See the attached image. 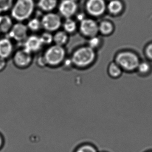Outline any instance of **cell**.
Wrapping results in <instances>:
<instances>
[{"mask_svg": "<svg viewBox=\"0 0 152 152\" xmlns=\"http://www.w3.org/2000/svg\"><path fill=\"white\" fill-rule=\"evenodd\" d=\"M114 31L113 24L109 21H102L99 24V32L103 36H109L111 35Z\"/></svg>", "mask_w": 152, "mask_h": 152, "instance_id": "obj_17", "label": "cell"}, {"mask_svg": "<svg viewBox=\"0 0 152 152\" xmlns=\"http://www.w3.org/2000/svg\"><path fill=\"white\" fill-rule=\"evenodd\" d=\"M77 20L79 21V22H81L83 20H84L86 18V16L83 13H79L77 15Z\"/></svg>", "mask_w": 152, "mask_h": 152, "instance_id": "obj_30", "label": "cell"}, {"mask_svg": "<svg viewBox=\"0 0 152 152\" xmlns=\"http://www.w3.org/2000/svg\"><path fill=\"white\" fill-rule=\"evenodd\" d=\"M15 42L7 36L0 37V57L8 60L15 51Z\"/></svg>", "mask_w": 152, "mask_h": 152, "instance_id": "obj_10", "label": "cell"}, {"mask_svg": "<svg viewBox=\"0 0 152 152\" xmlns=\"http://www.w3.org/2000/svg\"><path fill=\"white\" fill-rule=\"evenodd\" d=\"M37 64L40 68H44L47 67L46 64L45 63V60L43 58L42 54L38 57L37 59Z\"/></svg>", "mask_w": 152, "mask_h": 152, "instance_id": "obj_27", "label": "cell"}, {"mask_svg": "<svg viewBox=\"0 0 152 152\" xmlns=\"http://www.w3.org/2000/svg\"><path fill=\"white\" fill-rule=\"evenodd\" d=\"M44 46H49L53 44V34L51 32L44 31L39 35Z\"/></svg>", "mask_w": 152, "mask_h": 152, "instance_id": "obj_23", "label": "cell"}, {"mask_svg": "<svg viewBox=\"0 0 152 152\" xmlns=\"http://www.w3.org/2000/svg\"><path fill=\"white\" fill-rule=\"evenodd\" d=\"M78 29L81 34L87 39L99 34V24L92 19L86 18L80 22Z\"/></svg>", "mask_w": 152, "mask_h": 152, "instance_id": "obj_8", "label": "cell"}, {"mask_svg": "<svg viewBox=\"0 0 152 152\" xmlns=\"http://www.w3.org/2000/svg\"><path fill=\"white\" fill-rule=\"evenodd\" d=\"M41 21L42 29L51 33L60 30L63 23L60 15L53 12H48L44 15Z\"/></svg>", "mask_w": 152, "mask_h": 152, "instance_id": "obj_6", "label": "cell"}, {"mask_svg": "<svg viewBox=\"0 0 152 152\" xmlns=\"http://www.w3.org/2000/svg\"><path fill=\"white\" fill-rule=\"evenodd\" d=\"M152 152V151H148V152Z\"/></svg>", "mask_w": 152, "mask_h": 152, "instance_id": "obj_32", "label": "cell"}, {"mask_svg": "<svg viewBox=\"0 0 152 152\" xmlns=\"http://www.w3.org/2000/svg\"><path fill=\"white\" fill-rule=\"evenodd\" d=\"M13 5V0H0V12H6L11 10Z\"/></svg>", "mask_w": 152, "mask_h": 152, "instance_id": "obj_25", "label": "cell"}, {"mask_svg": "<svg viewBox=\"0 0 152 152\" xmlns=\"http://www.w3.org/2000/svg\"><path fill=\"white\" fill-rule=\"evenodd\" d=\"M62 27L63 30L69 35L74 34L78 29L77 23L72 18L66 19L62 23Z\"/></svg>", "mask_w": 152, "mask_h": 152, "instance_id": "obj_18", "label": "cell"}, {"mask_svg": "<svg viewBox=\"0 0 152 152\" xmlns=\"http://www.w3.org/2000/svg\"><path fill=\"white\" fill-rule=\"evenodd\" d=\"M86 45L92 48L93 50L97 51L102 47L103 40L98 34L88 39Z\"/></svg>", "mask_w": 152, "mask_h": 152, "instance_id": "obj_20", "label": "cell"}, {"mask_svg": "<svg viewBox=\"0 0 152 152\" xmlns=\"http://www.w3.org/2000/svg\"><path fill=\"white\" fill-rule=\"evenodd\" d=\"M35 8L34 0H16L11 8L13 18L23 23L30 18Z\"/></svg>", "mask_w": 152, "mask_h": 152, "instance_id": "obj_4", "label": "cell"}, {"mask_svg": "<svg viewBox=\"0 0 152 152\" xmlns=\"http://www.w3.org/2000/svg\"><path fill=\"white\" fill-rule=\"evenodd\" d=\"M69 41V35L63 30H58L53 34V44L65 47Z\"/></svg>", "mask_w": 152, "mask_h": 152, "instance_id": "obj_14", "label": "cell"}, {"mask_svg": "<svg viewBox=\"0 0 152 152\" xmlns=\"http://www.w3.org/2000/svg\"><path fill=\"white\" fill-rule=\"evenodd\" d=\"M106 5L104 0H88L86 3V9L89 14L98 17L105 12Z\"/></svg>", "mask_w": 152, "mask_h": 152, "instance_id": "obj_12", "label": "cell"}, {"mask_svg": "<svg viewBox=\"0 0 152 152\" xmlns=\"http://www.w3.org/2000/svg\"><path fill=\"white\" fill-rule=\"evenodd\" d=\"M74 1H76V2H77V1H78V0H74Z\"/></svg>", "mask_w": 152, "mask_h": 152, "instance_id": "obj_33", "label": "cell"}, {"mask_svg": "<svg viewBox=\"0 0 152 152\" xmlns=\"http://www.w3.org/2000/svg\"><path fill=\"white\" fill-rule=\"evenodd\" d=\"M12 58L13 63L17 68L24 70L31 66L34 59V55L21 47L15 50Z\"/></svg>", "mask_w": 152, "mask_h": 152, "instance_id": "obj_5", "label": "cell"}, {"mask_svg": "<svg viewBox=\"0 0 152 152\" xmlns=\"http://www.w3.org/2000/svg\"><path fill=\"white\" fill-rule=\"evenodd\" d=\"M38 5L41 10L49 12L56 7L58 0H39Z\"/></svg>", "mask_w": 152, "mask_h": 152, "instance_id": "obj_19", "label": "cell"}, {"mask_svg": "<svg viewBox=\"0 0 152 152\" xmlns=\"http://www.w3.org/2000/svg\"><path fill=\"white\" fill-rule=\"evenodd\" d=\"M22 47L35 55L41 51L44 46L41 42L39 35L33 34L28 35L22 43Z\"/></svg>", "mask_w": 152, "mask_h": 152, "instance_id": "obj_9", "label": "cell"}, {"mask_svg": "<svg viewBox=\"0 0 152 152\" xmlns=\"http://www.w3.org/2000/svg\"><path fill=\"white\" fill-rule=\"evenodd\" d=\"M27 26L29 31L33 32H37L42 29L41 20L37 18L30 19L27 23Z\"/></svg>", "mask_w": 152, "mask_h": 152, "instance_id": "obj_22", "label": "cell"}, {"mask_svg": "<svg viewBox=\"0 0 152 152\" xmlns=\"http://www.w3.org/2000/svg\"><path fill=\"white\" fill-rule=\"evenodd\" d=\"M152 62L148 60H141L137 68L136 72L140 76L146 77L152 72Z\"/></svg>", "mask_w": 152, "mask_h": 152, "instance_id": "obj_13", "label": "cell"}, {"mask_svg": "<svg viewBox=\"0 0 152 152\" xmlns=\"http://www.w3.org/2000/svg\"><path fill=\"white\" fill-rule=\"evenodd\" d=\"M69 57L74 68L78 70H86L95 64L97 58V53L96 50L87 45H84L76 48Z\"/></svg>", "mask_w": 152, "mask_h": 152, "instance_id": "obj_1", "label": "cell"}, {"mask_svg": "<svg viewBox=\"0 0 152 152\" xmlns=\"http://www.w3.org/2000/svg\"><path fill=\"white\" fill-rule=\"evenodd\" d=\"M107 9L109 12L114 15H117L121 12L123 8V5L118 0H112L107 5Z\"/></svg>", "mask_w": 152, "mask_h": 152, "instance_id": "obj_21", "label": "cell"}, {"mask_svg": "<svg viewBox=\"0 0 152 152\" xmlns=\"http://www.w3.org/2000/svg\"><path fill=\"white\" fill-rule=\"evenodd\" d=\"M7 64V60L0 57V73L3 72Z\"/></svg>", "mask_w": 152, "mask_h": 152, "instance_id": "obj_28", "label": "cell"}, {"mask_svg": "<svg viewBox=\"0 0 152 152\" xmlns=\"http://www.w3.org/2000/svg\"><path fill=\"white\" fill-rule=\"evenodd\" d=\"M5 138L4 136L0 132V151L4 148L5 145Z\"/></svg>", "mask_w": 152, "mask_h": 152, "instance_id": "obj_29", "label": "cell"}, {"mask_svg": "<svg viewBox=\"0 0 152 152\" xmlns=\"http://www.w3.org/2000/svg\"><path fill=\"white\" fill-rule=\"evenodd\" d=\"M42 54L47 67L51 68L62 66L65 60L68 57L65 47L54 44L47 46Z\"/></svg>", "mask_w": 152, "mask_h": 152, "instance_id": "obj_3", "label": "cell"}, {"mask_svg": "<svg viewBox=\"0 0 152 152\" xmlns=\"http://www.w3.org/2000/svg\"><path fill=\"white\" fill-rule=\"evenodd\" d=\"M0 34H1V33H0Z\"/></svg>", "mask_w": 152, "mask_h": 152, "instance_id": "obj_34", "label": "cell"}, {"mask_svg": "<svg viewBox=\"0 0 152 152\" xmlns=\"http://www.w3.org/2000/svg\"><path fill=\"white\" fill-rule=\"evenodd\" d=\"M29 30L27 25L21 22H17L13 26L7 36L15 43H23L28 37Z\"/></svg>", "mask_w": 152, "mask_h": 152, "instance_id": "obj_7", "label": "cell"}, {"mask_svg": "<svg viewBox=\"0 0 152 152\" xmlns=\"http://www.w3.org/2000/svg\"><path fill=\"white\" fill-rule=\"evenodd\" d=\"M107 71L108 76L113 79L120 78L123 73V70L115 61L111 62L108 64Z\"/></svg>", "mask_w": 152, "mask_h": 152, "instance_id": "obj_15", "label": "cell"}, {"mask_svg": "<svg viewBox=\"0 0 152 152\" xmlns=\"http://www.w3.org/2000/svg\"><path fill=\"white\" fill-rule=\"evenodd\" d=\"M1 14V13L0 12V18H1V16H2V15Z\"/></svg>", "mask_w": 152, "mask_h": 152, "instance_id": "obj_31", "label": "cell"}, {"mask_svg": "<svg viewBox=\"0 0 152 152\" xmlns=\"http://www.w3.org/2000/svg\"><path fill=\"white\" fill-rule=\"evenodd\" d=\"M74 152H98V151L92 144L83 143L77 146Z\"/></svg>", "mask_w": 152, "mask_h": 152, "instance_id": "obj_24", "label": "cell"}, {"mask_svg": "<svg viewBox=\"0 0 152 152\" xmlns=\"http://www.w3.org/2000/svg\"><path fill=\"white\" fill-rule=\"evenodd\" d=\"M77 9L78 5L74 0H62L58 6L59 12L66 19L72 18L76 14Z\"/></svg>", "mask_w": 152, "mask_h": 152, "instance_id": "obj_11", "label": "cell"}, {"mask_svg": "<svg viewBox=\"0 0 152 152\" xmlns=\"http://www.w3.org/2000/svg\"><path fill=\"white\" fill-rule=\"evenodd\" d=\"M13 25L11 17L7 15H2L0 18V33L7 34Z\"/></svg>", "mask_w": 152, "mask_h": 152, "instance_id": "obj_16", "label": "cell"}, {"mask_svg": "<svg viewBox=\"0 0 152 152\" xmlns=\"http://www.w3.org/2000/svg\"><path fill=\"white\" fill-rule=\"evenodd\" d=\"M143 53L145 59L152 62V41L146 44L144 48Z\"/></svg>", "mask_w": 152, "mask_h": 152, "instance_id": "obj_26", "label": "cell"}, {"mask_svg": "<svg viewBox=\"0 0 152 152\" xmlns=\"http://www.w3.org/2000/svg\"><path fill=\"white\" fill-rule=\"evenodd\" d=\"M141 59L137 52L132 50L125 49L120 50L115 54L114 60L123 72H136L137 68Z\"/></svg>", "mask_w": 152, "mask_h": 152, "instance_id": "obj_2", "label": "cell"}]
</instances>
